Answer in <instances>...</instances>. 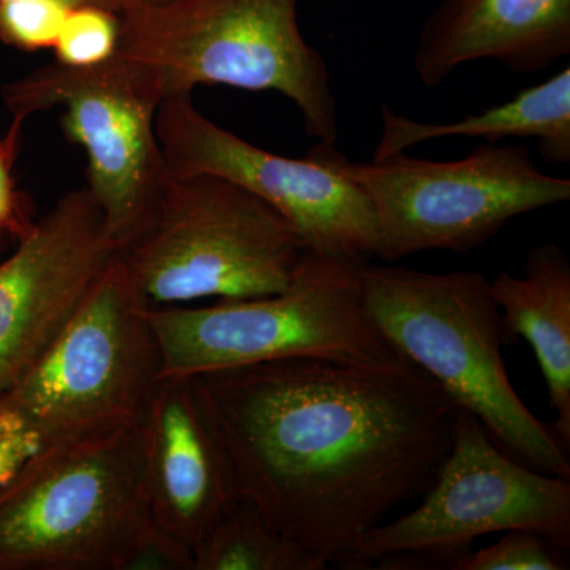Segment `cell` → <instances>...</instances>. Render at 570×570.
<instances>
[{
    "mask_svg": "<svg viewBox=\"0 0 570 570\" xmlns=\"http://www.w3.org/2000/svg\"><path fill=\"white\" fill-rule=\"evenodd\" d=\"M238 497L311 554L358 543L436 482L460 406L417 366L294 356L193 376Z\"/></svg>",
    "mask_w": 570,
    "mask_h": 570,
    "instance_id": "cell-1",
    "label": "cell"
},
{
    "mask_svg": "<svg viewBox=\"0 0 570 570\" xmlns=\"http://www.w3.org/2000/svg\"><path fill=\"white\" fill-rule=\"evenodd\" d=\"M360 283L367 316L397 355L475 415L512 459L570 479L568 445L510 382L490 279L479 272L434 275L366 262Z\"/></svg>",
    "mask_w": 570,
    "mask_h": 570,
    "instance_id": "cell-2",
    "label": "cell"
},
{
    "mask_svg": "<svg viewBox=\"0 0 570 570\" xmlns=\"http://www.w3.org/2000/svg\"><path fill=\"white\" fill-rule=\"evenodd\" d=\"M299 0H167L119 11V55L151 70L165 99L200 85L283 94L306 134L336 145L324 56L299 31Z\"/></svg>",
    "mask_w": 570,
    "mask_h": 570,
    "instance_id": "cell-3",
    "label": "cell"
},
{
    "mask_svg": "<svg viewBox=\"0 0 570 570\" xmlns=\"http://www.w3.org/2000/svg\"><path fill=\"white\" fill-rule=\"evenodd\" d=\"M151 521L141 423L56 442L0 487V570H119Z\"/></svg>",
    "mask_w": 570,
    "mask_h": 570,
    "instance_id": "cell-4",
    "label": "cell"
},
{
    "mask_svg": "<svg viewBox=\"0 0 570 570\" xmlns=\"http://www.w3.org/2000/svg\"><path fill=\"white\" fill-rule=\"evenodd\" d=\"M362 265L306 250L294 279L277 294L202 307H146L163 354V377L294 356L373 367L409 365L367 316Z\"/></svg>",
    "mask_w": 570,
    "mask_h": 570,
    "instance_id": "cell-5",
    "label": "cell"
},
{
    "mask_svg": "<svg viewBox=\"0 0 570 570\" xmlns=\"http://www.w3.org/2000/svg\"><path fill=\"white\" fill-rule=\"evenodd\" d=\"M283 214L234 181L170 176L151 223L122 250L149 306L283 292L306 254Z\"/></svg>",
    "mask_w": 570,
    "mask_h": 570,
    "instance_id": "cell-6",
    "label": "cell"
},
{
    "mask_svg": "<svg viewBox=\"0 0 570 570\" xmlns=\"http://www.w3.org/2000/svg\"><path fill=\"white\" fill-rule=\"evenodd\" d=\"M337 170L358 184L377 219L374 257L385 262L423 253H468L485 245L521 214L570 200V179L543 174L524 145L483 141L453 163L396 153L351 163L326 145Z\"/></svg>",
    "mask_w": 570,
    "mask_h": 570,
    "instance_id": "cell-7",
    "label": "cell"
},
{
    "mask_svg": "<svg viewBox=\"0 0 570 570\" xmlns=\"http://www.w3.org/2000/svg\"><path fill=\"white\" fill-rule=\"evenodd\" d=\"M2 99L13 122L62 108L63 132L88 156V189L108 235L126 250L151 223L170 171L156 132L165 99L151 70L118 51L91 67L55 62L7 82Z\"/></svg>",
    "mask_w": 570,
    "mask_h": 570,
    "instance_id": "cell-8",
    "label": "cell"
},
{
    "mask_svg": "<svg viewBox=\"0 0 570 570\" xmlns=\"http://www.w3.org/2000/svg\"><path fill=\"white\" fill-rule=\"evenodd\" d=\"M148 306L119 253L47 354L7 392L48 444L141 423L163 381Z\"/></svg>",
    "mask_w": 570,
    "mask_h": 570,
    "instance_id": "cell-9",
    "label": "cell"
},
{
    "mask_svg": "<svg viewBox=\"0 0 570 570\" xmlns=\"http://www.w3.org/2000/svg\"><path fill=\"white\" fill-rule=\"evenodd\" d=\"M515 530L538 532L569 551L570 479L512 459L460 407L452 450L422 504L367 532L360 560L365 569L376 562L452 569L475 539Z\"/></svg>",
    "mask_w": 570,
    "mask_h": 570,
    "instance_id": "cell-10",
    "label": "cell"
},
{
    "mask_svg": "<svg viewBox=\"0 0 570 570\" xmlns=\"http://www.w3.org/2000/svg\"><path fill=\"white\" fill-rule=\"evenodd\" d=\"M156 132L170 176L214 175L245 187L294 225L307 250L324 257L366 264L376 255L374 206L337 170L325 142L303 159L265 151L209 121L193 96L164 99Z\"/></svg>",
    "mask_w": 570,
    "mask_h": 570,
    "instance_id": "cell-11",
    "label": "cell"
},
{
    "mask_svg": "<svg viewBox=\"0 0 570 570\" xmlns=\"http://www.w3.org/2000/svg\"><path fill=\"white\" fill-rule=\"evenodd\" d=\"M119 253L88 187L18 239L0 264V396L47 354Z\"/></svg>",
    "mask_w": 570,
    "mask_h": 570,
    "instance_id": "cell-12",
    "label": "cell"
},
{
    "mask_svg": "<svg viewBox=\"0 0 570 570\" xmlns=\"http://www.w3.org/2000/svg\"><path fill=\"white\" fill-rule=\"evenodd\" d=\"M141 433L151 520L194 550L238 499L194 377H163Z\"/></svg>",
    "mask_w": 570,
    "mask_h": 570,
    "instance_id": "cell-13",
    "label": "cell"
},
{
    "mask_svg": "<svg viewBox=\"0 0 570 570\" xmlns=\"http://www.w3.org/2000/svg\"><path fill=\"white\" fill-rule=\"evenodd\" d=\"M569 55L570 0H441L420 32L414 70L434 88L469 62L532 73Z\"/></svg>",
    "mask_w": 570,
    "mask_h": 570,
    "instance_id": "cell-14",
    "label": "cell"
},
{
    "mask_svg": "<svg viewBox=\"0 0 570 570\" xmlns=\"http://www.w3.org/2000/svg\"><path fill=\"white\" fill-rule=\"evenodd\" d=\"M505 346L524 337L538 358L553 430L570 449V262L557 243L532 247L523 276L501 272L490 281Z\"/></svg>",
    "mask_w": 570,
    "mask_h": 570,
    "instance_id": "cell-15",
    "label": "cell"
},
{
    "mask_svg": "<svg viewBox=\"0 0 570 570\" xmlns=\"http://www.w3.org/2000/svg\"><path fill=\"white\" fill-rule=\"evenodd\" d=\"M382 132L373 160H382L412 146L448 137L482 138L498 142L504 138H534L540 154L550 164L570 163V69L523 89L508 102L494 105L479 115L452 122H422L381 107Z\"/></svg>",
    "mask_w": 570,
    "mask_h": 570,
    "instance_id": "cell-16",
    "label": "cell"
},
{
    "mask_svg": "<svg viewBox=\"0 0 570 570\" xmlns=\"http://www.w3.org/2000/svg\"><path fill=\"white\" fill-rule=\"evenodd\" d=\"M193 570H324V561L238 497L194 547Z\"/></svg>",
    "mask_w": 570,
    "mask_h": 570,
    "instance_id": "cell-17",
    "label": "cell"
},
{
    "mask_svg": "<svg viewBox=\"0 0 570 570\" xmlns=\"http://www.w3.org/2000/svg\"><path fill=\"white\" fill-rule=\"evenodd\" d=\"M119 11L86 6L67 11L56 40V58L70 67H91L108 61L119 43Z\"/></svg>",
    "mask_w": 570,
    "mask_h": 570,
    "instance_id": "cell-18",
    "label": "cell"
},
{
    "mask_svg": "<svg viewBox=\"0 0 570 570\" xmlns=\"http://www.w3.org/2000/svg\"><path fill=\"white\" fill-rule=\"evenodd\" d=\"M568 551L532 531H508L493 546L461 558L452 570H566Z\"/></svg>",
    "mask_w": 570,
    "mask_h": 570,
    "instance_id": "cell-19",
    "label": "cell"
},
{
    "mask_svg": "<svg viewBox=\"0 0 570 570\" xmlns=\"http://www.w3.org/2000/svg\"><path fill=\"white\" fill-rule=\"evenodd\" d=\"M67 11L45 0H0V39L21 50H52Z\"/></svg>",
    "mask_w": 570,
    "mask_h": 570,
    "instance_id": "cell-20",
    "label": "cell"
},
{
    "mask_svg": "<svg viewBox=\"0 0 570 570\" xmlns=\"http://www.w3.org/2000/svg\"><path fill=\"white\" fill-rule=\"evenodd\" d=\"M48 441L20 404L6 393L0 396V487Z\"/></svg>",
    "mask_w": 570,
    "mask_h": 570,
    "instance_id": "cell-21",
    "label": "cell"
},
{
    "mask_svg": "<svg viewBox=\"0 0 570 570\" xmlns=\"http://www.w3.org/2000/svg\"><path fill=\"white\" fill-rule=\"evenodd\" d=\"M193 549L159 524L142 530L119 570H193Z\"/></svg>",
    "mask_w": 570,
    "mask_h": 570,
    "instance_id": "cell-22",
    "label": "cell"
},
{
    "mask_svg": "<svg viewBox=\"0 0 570 570\" xmlns=\"http://www.w3.org/2000/svg\"><path fill=\"white\" fill-rule=\"evenodd\" d=\"M21 127V124L11 122L6 140L0 141V234H9L17 239L28 235L36 224L11 174Z\"/></svg>",
    "mask_w": 570,
    "mask_h": 570,
    "instance_id": "cell-23",
    "label": "cell"
},
{
    "mask_svg": "<svg viewBox=\"0 0 570 570\" xmlns=\"http://www.w3.org/2000/svg\"><path fill=\"white\" fill-rule=\"evenodd\" d=\"M45 2L58 3L63 9H78V7L99 6L107 7V9L119 11L115 0H45Z\"/></svg>",
    "mask_w": 570,
    "mask_h": 570,
    "instance_id": "cell-24",
    "label": "cell"
},
{
    "mask_svg": "<svg viewBox=\"0 0 570 570\" xmlns=\"http://www.w3.org/2000/svg\"><path fill=\"white\" fill-rule=\"evenodd\" d=\"M119 11L127 9H137V7L157 6V3L167 2V0H115Z\"/></svg>",
    "mask_w": 570,
    "mask_h": 570,
    "instance_id": "cell-25",
    "label": "cell"
}]
</instances>
